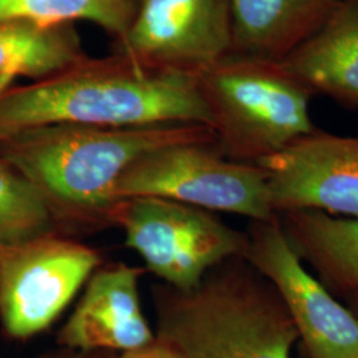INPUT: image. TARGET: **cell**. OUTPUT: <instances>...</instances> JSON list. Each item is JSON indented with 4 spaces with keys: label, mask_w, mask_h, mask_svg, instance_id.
I'll return each mask as SVG.
<instances>
[{
    "label": "cell",
    "mask_w": 358,
    "mask_h": 358,
    "mask_svg": "<svg viewBox=\"0 0 358 358\" xmlns=\"http://www.w3.org/2000/svg\"><path fill=\"white\" fill-rule=\"evenodd\" d=\"M88 57L73 24L1 23L0 94L8 90L10 84L17 77H29L38 81Z\"/></svg>",
    "instance_id": "15"
},
{
    "label": "cell",
    "mask_w": 358,
    "mask_h": 358,
    "mask_svg": "<svg viewBox=\"0 0 358 358\" xmlns=\"http://www.w3.org/2000/svg\"><path fill=\"white\" fill-rule=\"evenodd\" d=\"M217 146L254 164L313 133L312 90L280 63L229 55L195 73Z\"/></svg>",
    "instance_id": "4"
},
{
    "label": "cell",
    "mask_w": 358,
    "mask_h": 358,
    "mask_svg": "<svg viewBox=\"0 0 358 358\" xmlns=\"http://www.w3.org/2000/svg\"><path fill=\"white\" fill-rule=\"evenodd\" d=\"M101 255L55 234L0 254V322L26 340L50 328L99 268Z\"/></svg>",
    "instance_id": "7"
},
{
    "label": "cell",
    "mask_w": 358,
    "mask_h": 358,
    "mask_svg": "<svg viewBox=\"0 0 358 358\" xmlns=\"http://www.w3.org/2000/svg\"><path fill=\"white\" fill-rule=\"evenodd\" d=\"M120 358H183L178 352L165 343L164 340L155 336V340L148 345L142 346L134 350L122 353Z\"/></svg>",
    "instance_id": "18"
},
{
    "label": "cell",
    "mask_w": 358,
    "mask_h": 358,
    "mask_svg": "<svg viewBox=\"0 0 358 358\" xmlns=\"http://www.w3.org/2000/svg\"><path fill=\"white\" fill-rule=\"evenodd\" d=\"M141 275L142 269L124 263L96 269L60 331L59 344L81 352L125 353L154 341L140 303Z\"/></svg>",
    "instance_id": "11"
},
{
    "label": "cell",
    "mask_w": 358,
    "mask_h": 358,
    "mask_svg": "<svg viewBox=\"0 0 358 358\" xmlns=\"http://www.w3.org/2000/svg\"><path fill=\"white\" fill-rule=\"evenodd\" d=\"M137 8L133 0H0V24L28 22L55 26L85 20L118 40L128 32Z\"/></svg>",
    "instance_id": "16"
},
{
    "label": "cell",
    "mask_w": 358,
    "mask_h": 358,
    "mask_svg": "<svg viewBox=\"0 0 358 358\" xmlns=\"http://www.w3.org/2000/svg\"><path fill=\"white\" fill-rule=\"evenodd\" d=\"M115 194L120 201L158 196L254 222L276 217L264 170L224 155L215 134L145 154L121 176Z\"/></svg>",
    "instance_id": "5"
},
{
    "label": "cell",
    "mask_w": 358,
    "mask_h": 358,
    "mask_svg": "<svg viewBox=\"0 0 358 358\" xmlns=\"http://www.w3.org/2000/svg\"><path fill=\"white\" fill-rule=\"evenodd\" d=\"M196 124L103 128L53 124L0 140V157L36 189L62 234L115 226L121 176L145 154L214 136Z\"/></svg>",
    "instance_id": "1"
},
{
    "label": "cell",
    "mask_w": 358,
    "mask_h": 358,
    "mask_svg": "<svg viewBox=\"0 0 358 358\" xmlns=\"http://www.w3.org/2000/svg\"><path fill=\"white\" fill-rule=\"evenodd\" d=\"M47 358H99V357H88V356H52V357Z\"/></svg>",
    "instance_id": "20"
},
{
    "label": "cell",
    "mask_w": 358,
    "mask_h": 358,
    "mask_svg": "<svg viewBox=\"0 0 358 358\" xmlns=\"http://www.w3.org/2000/svg\"><path fill=\"white\" fill-rule=\"evenodd\" d=\"M280 64L312 92L358 105V0H338L324 26Z\"/></svg>",
    "instance_id": "13"
},
{
    "label": "cell",
    "mask_w": 358,
    "mask_h": 358,
    "mask_svg": "<svg viewBox=\"0 0 358 358\" xmlns=\"http://www.w3.org/2000/svg\"><path fill=\"white\" fill-rule=\"evenodd\" d=\"M338 0H230V55L282 63L313 36Z\"/></svg>",
    "instance_id": "12"
},
{
    "label": "cell",
    "mask_w": 358,
    "mask_h": 358,
    "mask_svg": "<svg viewBox=\"0 0 358 358\" xmlns=\"http://www.w3.org/2000/svg\"><path fill=\"white\" fill-rule=\"evenodd\" d=\"M133 1H138V0H133Z\"/></svg>",
    "instance_id": "21"
},
{
    "label": "cell",
    "mask_w": 358,
    "mask_h": 358,
    "mask_svg": "<svg viewBox=\"0 0 358 358\" xmlns=\"http://www.w3.org/2000/svg\"><path fill=\"white\" fill-rule=\"evenodd\" d=\"M55 234L62 232L44 199L0 157V254Z\"/></svg>",
    "instance_id": "17"
},
{
    "label": "cell",
    "mask_w": 358,
    "mask_h": 358,
    "mask_svg": "<svg viewBox=\"0 0 358 358\" xmlns=\"http://www.w3.org/2000/svg\"><path fill=\"white\" fill-rule=\"evenodd\" d=\"M282 230L296 254L334 288L358 294V217L315 210L282 213Z\"/></svg>",
    "instance_id": "14"
},
{
    "label": "cell",
    "mask_w": 358,
    "mask_h": 358,
    "mask_svg": "<svg viewBox=\"0 0 358 358\" xmlns=\"http://www.w3.org/2000/svg\"><path fill=\"white\" fill-rule=\"evenodd\" d=\"M255 165L267 176L276 215L315 210L358 217V137L315 130Z\"/></svg>",
    "instance_id": "10"
},
{
    "label": "cell",
    "mask_w": 358,
    "mask_h": 358,
    "mask_svg": "<svg viewBox=\"0 0 358 358\" xmlns=\"http://www.w3.org/2000/svg\"><path fill=\"white\" fill-rule=\"evenodd\" d=\"M242 259L276 291L310 358H358V317L296 254L276 215L254 222Z\"/></svg>",
    "instance_id": "8"
},
{
    "label": "cell",
    "mask_w": 358,
    "mask_h": 358,
    "mask_svg": "<svg viewBox=\"0 0 358 358\" xmlns=\"http://www.w3.org/2000/svg\"><path fill=\"white\" fill-rule=\"evenodd\" d=\"M349 297L352 299L350 300V303H352V309L350 310L358 317V294H350Z\"/></svg>",
    "instance_id": "19"
},
{
    "label": "cell",
    "mask_w": 358,
    "mask_h": 358,
    "mask_svg": "<svg viewBox=\"0 0 358 358\" xmlns=\"http://www.w3.org/2000/svg\"><path fill=\"white\" fill-rule=\"evenodd\" d=\"M115 226L146 268L183 292L196 288L217 266L242 257L247 242L210 211L158 196L122 199Z\"/></svg>",
    "instance_id": "6"
},
{
    "label": "cell",
    "mask_w": 358,
    "mask_h": 358,
    "mask_svg": "<svg viewBox=\"0 0 358 358\" xmlns=\"http://www.w3.org/2000/svg\"><path fill=\"white\" fill-rule=\"evenodd\" d=\"M220 266L192 291L154 288L157 337L183 358H291L299 333L272 285Z\"/></svg>",
    "instance_id": "3"
},
{
    "label": "cell",
    "mask_w": 358,
    "mask_h": 358,
    "mask_svg": "<svg viewBox=\"0 0 358 358\" xmlns=\"http://www.w3.org/2000/svg\"><path fill=\"white\" fill-rule=\"evenodd\" d=\"M230 0H141L115 53L137 63L196 73L229 56Z\"/></svg>",
    "instance_id": "9"
},
{
    "label": "cell",
    "mask_w": 358,
    "mask_h": 358,
    "mask_svg": "<svg viewBox=\"0 0 358 358\" xmlns=\"http://www.w3.org/2000/svg\"><path fill=\"white\" fill-rule=\"evenodd\" d=\"M53 124L211 128V115L195 73L148 66L115 53L88 57L53 76L0 94V140Z\"/></svg>",
    "instance_id": "2"
}]
</instances>
